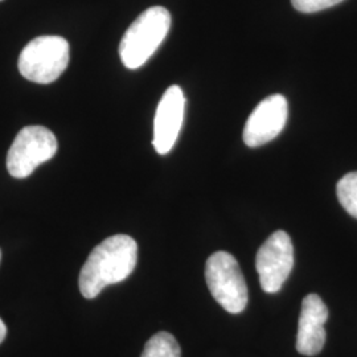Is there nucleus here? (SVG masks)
Returning a JSON list of instances; mask_svg holds the SVG:
<instances>
[{
	"label": "nucleus",
	"instance_id": "f8f14e48",
	"mask_svg": "<svg viewBox=\"0 0 357 357\" xmlns=\"http://www.w3.org/2000/svg\"><path fill=\"white\" fill-rule=\"evenodd\" d=\"M342 1L343 0H291L294 8L303 13H319Z\"/></svg>",
	"mask_w": 357,
	"mask_h": 357
},
{
	"label": "nucleus",
	"instance_id": "9b49d317",
	"mask_svg": "<svg viewBox=\"0 0 357 357\" xmlns=\"http://www.w3.org/2000/svg\"><path fill=\"white\" fill-rule=\"evenodd\" d=\"M336 193L342 206L351 216L357 218V172H349L340 178Z\"/></svg>",
	"mask_w": 357,
	"mask_h": 357
},
{
	"label": "nucleus",
	"instance_id": "6e6552de",
	"mask_svg": "<svg viewBox=\"0 0 357 357\" xmlns=\"http://www.w3.org/2000/svg\"><path fill=\"white\" fill-rule=\"evenodd\" d=\"M185 97L178 85H172L165 91L158 105L153 121V149L160 155L169 153L178 141L184 119Z\"/></svg>",
	"mask_w": 357,
	"mask_h": 357
},
{
	"label": "nucleus",
	"instance_id": "20e7f679",
	"mask_svg": "<svg viewBox=\"0 0 357 357\" xmlns=\"http://www.w3.org/2000/svg\"><path fill=\"white\" fill-rule=\"evenodd\" d=\"M205 281L217 303L230 314L248 305V287L237 259L228 252H216L205 264Z\"/></svg>",
	"mask_w": 357,
	"mask_h": 357
},
{
	"label": "nucleus",
	"instance_id": "7ed1b4c3",
	"mask_svg": "<svg viewBox=\"0 0 357 357\" xmlns=\"http://www.w3.org/2000/svg\"><path fill=\"white\" fill-rule=\"evenodd\" d=\"M69 43L61 36H38L19 56V72L31 82L52 84L69 65Z\"/></svg>",
	"mask_w": 357,
	"mask_h": 357
},
{
	"label": "nucleus",
	"instance_id": "39448f33",
	"mask_svg": "<svg viewBox=\"0 0 357 357\" xmlns=\"http://www.w3.org/2000/svg\"><path fill=\"white\" fill-rule=\"evenodd\" d=\"M57 139L50 128L26 126L22 128L7 155V169L16 178H26L40 165L51 160L57 153Z\"/></svg>",
	"mask_w": 357,
	"mask_h": 357
},
{
	"label": "nucleus",
	"instance_id": "f257e3e1",
	"mask_svg": "<svg viewBox=\"0 0 357 357\" xmlns=\"http://www.w3.org/2000/svg\"><path fill=\"white\" fill-rule=\"evenodd\" d=\"M138 262V243L126 236L115 234L97 245L81 268L78 286L84 298L98 296L105 287L125 281Z\"/></svg>",
	"mask_w": 357,
	"mask_h": 357
},
{
	"label": "nucleus",
	"instance_id": "423d86ee",
	"mask_svg": "<svg viewBox=\"0 0 357 357\" xmlns=\"http://www.w3.org/2000/svg\"><path fill=\"white\" fill-rule=\"evenodd\" d=\"M294 268V246L290 236L283 231H274L255 255V268L259 283L265 293H278L287 281Z\"/></svg>",
	"mask_w": 357,
	"mask_h": 357
},
{
	"label": "nucleus",
	"instance_id": "9d476101",
	"mask_svg": "<svg viewBox=\"0 0 357 357\" xmlns=\"http://www.w3.org/2000/svg\"><path fill=\"white\" fill-rule=\"evenodd\" d=\"M141 357H181V349L171 333L158 332L146 343Z\"/></svg>",
	"mask_w": 357,
	"mask_h": 357
},
{
	"label": "nucleus",
	"instance_id": "f03ea898",
	"mask_svg": "<svg viewBox=\"0 0 357 357\" xmlns=\"http://www.w3.org/2000/svg\"><path fill=\"white\" fill-rule=\"evenodd\" d=\"M171 28V13L160 6L142 13L128 26L119 44L121 61L128 69H138L149 61Z\"/></svg>",
	"mask_w": 357,
	"mask_h": 357
},
{
	"label": "nucleus",
	"instance_id": "2eb2a0df",
	"mask_svg": "<svg viewBox=\"0 0 357 357\" xmlns=\"http://www.w3.org/2000/svg\"><path fill=\"white\" fill-rule=\"evenodd\" d=\"M0 1H1V0H0Z\"/></svg>",
	"mask_w": 357,
	"mask_h": 357
},
{
	"label": "nucleus",
	"instance_id": "0eeeda50",
	"mask_svg": "<svg viewBox=\"0 0 357 357\" xmlns=\"http://www.w3.org/2000/svg\"><path fill=\"white\" fill-rule=\"evenodd\" d=\"M289 118V103L282 94L262 100L249 115L243 128V142L248 147L264 146L281 134Z\"/></svg>",
	"mask_w": 357,
	"mask_h": 357
},
{
	"label": "nucleus",
	"instance_id": "ddd939ff",
	"mask_svg": "<svg viewBox=\"0 0 357 357\" xmlns=\"http://www.w3.org/2000/svg\"><path fill=\"white\" fill-rule=\"evenodd\" d=\"M6 335H7V327H6L4 321L0 319V344H1L3 340L6 339Z\"/></svg>",
	"mask_w": 357,
	"mask_h": 357
},
{
	"label": "nucleus",
	"instance_id": "4468645a",
	"mask_svg": "<svg viewBox=\"0 0 357 357\" xmlns=\"http://www.w3.org/2000/svg\"><path fill=\"white\" fill-rule=\"evenodd\" d=\"M0 259H1V250H0Z\"/></svg>",
	"mask_w": 357,
	"mask_h": 357
},
{
	"label": "nucleus",
	"instance_id": "1a4fd4ad",
	"mask_svg": "<svg viewBox=\"0 0 357 357\" xmlns=\"http://www.w3.org/2000/svg\"><path fill=\"white\" fill-rule=\"evenodd\" d=\"M328 319V308L317 294H308L302 301L296 351L305 356H315L326 343L324 324Z\"/></svg>",
	"mask_w": 357,
	"mask_h": 357
}]
</instances>
